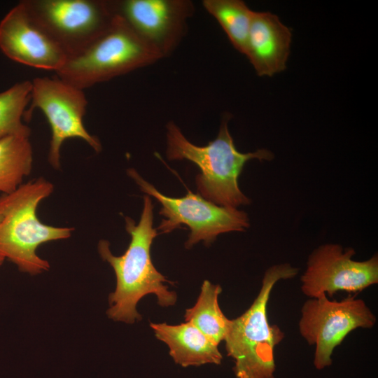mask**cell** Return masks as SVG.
<instances>
[{
  "label": "cell",
  "mask_w": 378,
  "mask_h": 378,
  "mask_svg": "<svg viewBox=\"0 0 378 378\" xmlns=\"http://www.w3.org/2000/svg\"><path fill=\"white\" fill-rule=\"evenodd\" d=\"M125 230L131 239L125 252L114 255L107 240L99 241L101 258L110 264L116 277L115 290L108 296V318L128 324L141 319L136 310L139 301L148 294H154L162 307L174 305L177 300L175 292L164 284L168 281L153 264L150 248L158 234L153 227V205L150 197L144 196V206L138 224L129 216L125 217Z\"/></svg>",
  "instance_id": "1"
},
{
  "label": "cell",
  "mask_w": 378,
  "mask_h": 378,
  "mask_svg": "<svg viewBox=\"0 0 378 378\" xmlns=\"http://www.w3.org/2000/svg\"><path fill=\"white\" fill-rule=\"evenodd\" d=\"M229 119L230 115L223 116L217 136L204 146L191 143L174 122H169L166 155L169 160H187L200 168L195 182L202 197L219 206L237 209L250 203L238 185L245 164L252 159L270 161L274 155L267 149L239 152L229 132Z\"/></svg>",
  "instance_id": "2"
},
{
  "label": "cell",
  "mask_w": 378,
  "mask_h": 378,
  "mask_svg": "<svg viewBox=\"0 0 378 378\" xmlns=\"http://www.w3.org/2000/svg\"><path fill=\"white\" fill-rule=\"evenodd\" d=\"M53 190L50 181L39 177L0 196V256L15 264L22 272L37 275L48 271L50 264L36 254L38 247L66 239L74 230L46 225L38 219V204Z\"/></svg>",
  "instance_id": "3"
},
{
  "label": "cell",
  "mask_w": 378,
  "mask_h": 378,
  "mask_svg": "<svg viewBox=\"0 0 378 378\" xmlns=\"http://www.w3.org/2000/svg\"><path fill=\"white\" fill-rule=\"evenodd\" d=\"M298 273V269L288 263L269 267L252 304L241 316L230 319L223 341L227 356L234 360L236 378H275L274 347L284 335L277 326L270 324L267 305L276 282Z\"/></svg>",
  "instance_id": "4"
},
{
  "label": "cell",
  "mask_w": 378,
  "mask_h": 378,
  "mask_svg": "<svg viewBox=\"0 0 378 378\" xmlns=\"http://www.w3.org/2000/svg\"><path fill=\"white\" fill-rule=\"evenodd\" d=\"M162 58L122 18L115 15L107 30L83 51L69 57L56 74L83 90Z\"/></svg>",
  "instance_id": "5"
},
{
  "label": "cell",
  "mask_w": 378,
  "mask_h": 378,
  "mask_svg": "<svg viewBox=\"0 0 378 378\" xmlns=\"http://www.w3.org/2000/svg\"><path fill=\"white\" fill-rule=\"evenodd\" d=\"M127 173L141 191L162 205L160 214L164 218L157 228L158 234L169 233L181 225L189 227L190 232L185 243L186 248L200 241L209 245L220 234L241 232L249 227L247 214L237 208L217 205L190 190L183 197L166 196L144 180L134 169H128Z\"/></svg>",
  "instance_id": "6"
},
{
  "label": "cell",
  "mask_w": 378,
  "mask_h": 378,
  "mask_svg": "<svg viewBox=\"0 0 378 378\" xmlns=\"http://www.w3.org/2000/svg\"><path fill=\"white\" fill-rule=\"evenodd\" d=\"M31 19L68 58L87 48L110 27L114 13L107 0H23Z\"/></svg>",
  "instance_id": "7"
},
{
  "label": "cell",
  "mask_w": 378,
  "mask_h": 378,
  "mask_svg": "<svg viewBox=\"0 0 378 378\" xmlns=\"http://www.w3.org/2000/svg\"><path fill=\"white\" fill-rule=\"evenodd\" d=\"M31 83L30 106L24 119L29 121L35 108L40 109L47 118L51 129L48 159L52 168L60 169V149L66 139H80L97 153L101 151L99 139L90 134L83 124L88 100L83 90L57 76L35 78Z\"/></svg>",
  "instance_id": "8"
},
{
  "label": "cell",
  "mask_w": 378,
  "mask_h": 378,
  "mask_svg": "<svg viewBox=\"0 0 378 378\" xmlns=\"http://www.w3.org/2000/svg\"><path fill=\"white\" fill-rule=\"evenodd\" d=\"M376 320L365 302L354 297L332 301L323 294L307 300L302 307L299 330L309 344L315 346V368L330 366L333 351L344 337L356 328H372Z\"/></svg>",
  "instance_id": "9"
},
{
  "label": "cell",
  "mask_w": 378,
  "mask_h": 378,
  "mask_svg": "<svg viewBox=\"0 0 378 378\" xmlns=\"http://www.w3.org/2000/svg\"><path fill=\"white\" fill-rule=\"evenodd\" d=\"M355 251L337 244H326L314 249L308 258L301 276L302 292L310 298L337 291L358 292L378 283V257L367 260L352 258Z\"/></svg>",
  "instance_id": "10"
},
{
  "label": "cell",
  "mask_w": 378,
  "mask_h": 378,
  "mask_svg": "<svg viewBox=\"0 0 378 378\" xmlns=\"http://www.w3.org/2000/svg\"><path fill=\"white\" fill-rule=\"evenodd\" d=\"M114 15L122 18L162 57L172 53L183 38L187 20L195 11L188 0L110 1Z\"/></svg>",
  "instance_id": "11"
},
{
  "label": "cell",
  "mask_w": 378,
  "mask_h": 378,
  "mask_svg": "<svg viewBox=\"0 0 378 378\" xmlns=\"http://www.w3.org/2000/svg\"><path fill=\"white\" fill-rule=\"evenodd\" d=\"M0 49L15 62L55 72L68 59L57 43L31 19L22 1L0 22Z\"/></svg>",
  "instance_id": "12"
},
{
  "label": "cell",
  "mask_w": 378,
  "mask_h": 378,
  "mask_svg": "<svg viewBox=\"0 0 378 378\" xmlns=\"http://www.w3.org/2000/svg\"><path fill=\"white\" fill-rule=\"evenodd\" d=\"M291 30L277 15L254 11L245 55L259 76H272L286 69Z\"/></svg>",
  "instance_id": "13"
},
{
  "label": "cell",
  "mask_w": 378,
  "mask_h": 378,
  "mask_svg": "<svg viewBox=\"0 0 378 378\" xmlns=\"http://www.w3.org/2000/svg\"><path fill=\"white\" fill-rule=\"evenodd\" d=\"M155 336L169 349V355L181 367L220 365L218 345L190 322L178 325L150 323Z\"/></svg>",
  "instance_id": "14"
},
{
  "label": "cell",
  "mask_w": 378,
  "mask_h": 378,
  "mask_svg": "<svg viewBox=\"0 0 378 378\" xmlns=\"http://www.w3.org/2000/svg\"><path fill=\"white\" fill-rule=\"evenodd\" d=\"M221 291L219 285L204 280L196 303L184 315L186 322L193 324L218 345L224 340L230 323L218 304Z\"/></svg>",
  "instance_id": "15"
},
{
  "label": "cell",
  "mask_w": 378,
  "mask_h": 378,
  "mask_svg": "<svg viewBox=\"0 0 378 378\" xmlns=\"http://www.w3.org/2000/svg\"><path fill=\"white\" fill-rule=\"evenodd\" d=\"M33 150L29 136L14 135L0 139V191H15L31 171Z\"/></svg>",
  "instance_id": "16"
},
{
  "label": "cell",
  "mask_w": 378,
  "mask_h": 378,
  "mask_svg": "<svg viewBox=\"0 0 378 378\" xmlns=\"http://www.w3.org/2000/svg\"><path fill=\"white\" fill-rule=\"evenodd\" d=\"M202 4L221 26L234 48L245 55L254 11L241 0H204Z\"/></svg>",
  "instance_id": "17"
},
{
  "label": "cell",
  "mask_w": 378,
  "mask_h": 378,
  "mask_svg": "<svg viewBox=\"0 0 378 378\" xmlns=\"http://www.w3.org/2000/svg\"><path fill=\"white\" fill-rule=\"evenodd\" d=\"M31 81L24 80L0 92V139L14 135L30 136V128L22 120L31 100Z\"/></svg>",
  "instance_id": "18"
},
{
  "label": "cell",
  "mask_w": 378,
  "mask_h": 378,
  "mask_svg": "<svg viewBox=\"0 0 378 378\" xmlns=\"http://www.w3.org/2000/svg\"><path fill=\"white\" fill-rule=\"evenodd\" d=\"M4 260H5V258L0 256V266L4 263Z\"/></svg>",
  "instance_id": "19"
},
{
  "label": "cell",
  "mask_w": 378,
  "mask_h": 378,
  "mask_svg": "<svg viewBox=\"0 0 378 378\" xmlns=\"http://www.w3.org/2000/svg\"><path fill=\"white\" fill-rule=\"evenodd\" d=\"M1 217L0 216V221H1Z\"/></svg>",
  "instance_id": "20"
}]
</instances>
